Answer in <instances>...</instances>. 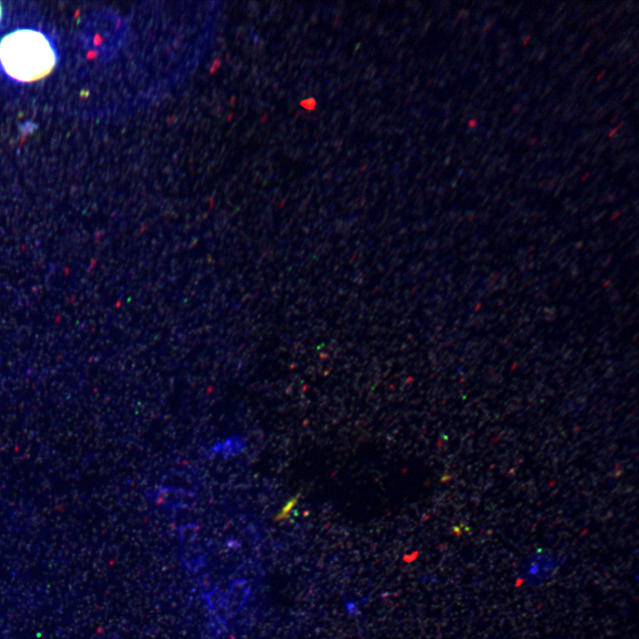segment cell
<instances>
[{"instance_id": "1", "label": "cell", "mask_w": 639, "mask_h": 639, "mask_svg": "<svg viewBox=\"0 0 639 639\" xmlns=\"http://www.w3.org/2000/svg\"><path fill=\"white\" fill-rule=\"evenodd\" d=\"M0 62L15 80L33 82L46 76L56 62L54 49L42 33L14 31L0 42Z\"/></svg>"}, {"instance_id": "2", "label": "cell", "mask_w": 639, "mask_h": 639, "mask_svg": "<svg viewBox=\"0 0 639 639\" xmlns=\"http://www.w3.org/2000/svg\"><path fill=\"white\" fill-rule=\"evenodd\" d=\"M564 562L557 554L539 551L523 562L520 573L525 583L539 586L553 577Z\"/></svg>"}, {"instance_id": "3", "label": "cell", "mask_w": 639, "mask_h": 639, "mask_svg": "<svg viewBox=\"0 0 639 639\" xmlns=\"http://www.w3.org/2000/svg\"><path fill=\"white\" fill-rule=\"evenodd\" d=\"M248 593V588L244 580H237L233 583L226 600H225L227 615L233 616L240 610Z\"/></svg>"}, {"instance_id": "4", "label": "cell", "mask_w": 639, "mask_h": 639, "mask_svg": "<svg viewBox=\"0 0 639 639\" xmlns=\"http://www.w3.org/2000/svg\"><path fill=\"white\" fill-rule=\"evenodd\" d=\"M623 123H624L623 121L620 122L619 124L615 127V129H613L612 130H611V131L609 132V134H608V138L612 137V136L615 134V132L620 128V126H621Z\"/></svg>"}, {"instance_id": "5", "label": "cell", "mask_w": 639, "mask_h": 639, "mask_svg": "<svg viewBox=\"0 0 639 639\" xmlns=\"http://www.w3.org/2000/svg\"><path fill=\"white\" fill-rule=\"evenodd\" d=\"M604 74H605V70H603V71L599 74V75L596 77V80H597V81L600 80V78H601Z\"/></svg>"}, {"instance_id": "6", "label": "cell", "mask_w": 639, "mask_h": 639, "mask_svg": "<svg viewBox=\"0 0 639 639\" xmlns=\"http://www.w3.org/2000/svg\"><path fill=\"white\" fill-rule=\"evenodd\" d=\"M476 123H477V119H472L471 122H469V125L473 126Z\"/></svg>"}, {"instance_id": "7", "label": "cell", "mask_w": 639, "mask_h": 639, "mask_svg": "<svg viewBox=\"0 0 639 639\" xmlns=\"http://www.w3.org/2000/svg\"><path fill=\"white\" fill-rule=\"evenodd\" d=\"M530 39V36H527L526 39L524 40L523 44H526L527 41Z\"/></svg>"}, {"instance_id": "8", "label": "cell", "mask_w": 639, "mask_h": 639, "mask_svg": "<svg viewBox=\"0 0 639 639\" xmlns=\"http://www.w3.org/2000/svg\"><path fill=\"white\" fill-rule=\"evenodd\" d=\"M618 117H619V115L617 114V115H616V116H615V117H614V118H613V119L611 120V122H615V120H616V119H617Z\"/></svg>"}, {"instance_id": "9", "label": "cell", "mask_w": 639, "mask_h": 639, "mask_svg": "<svg viewBox=\"0 0 639 639\" xmlns=\"http://www.w3.org/2000/svg\"><path fill=\"white\" fill-rule=\"evenodd\" d=\"M517 107H519V105L515 106V107L513 108L512 112H514Z\"/></svg>"}, {"instance_id": "10", "label": "cell", "mask_w": 639, "mask_h": 639, "mask_svg": "<svg viewBox=\"0 0 639 639\" xmlns=\"http://www.w3.org/2000/svg\"><path fill=\"white\" fill-rule=\"evenodd\" d=\"M588 175H589V173H587V174L584 176V178H582V180H584Z\"/></svg>"}, {"instance_id": "11", "label": "cell", "mask_w": 639, "mask_h": 639, "mask_svg": "<svg viewBox=\"0 0 639 639\" xmlns=\"http://www.w3.org/2000/svg\"><path fill=\"white\" fill-rule=\"evenodd\" d=\"M0 18H1V6H0Z\"/></svg>"}]
</instances>
